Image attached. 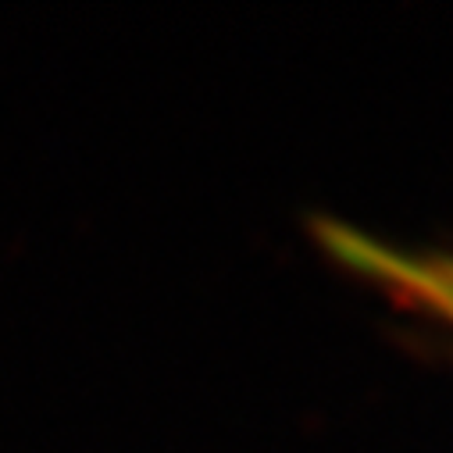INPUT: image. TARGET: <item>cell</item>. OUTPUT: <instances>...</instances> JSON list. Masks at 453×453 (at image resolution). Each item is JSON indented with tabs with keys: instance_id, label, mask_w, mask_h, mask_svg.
I'll return each instance as SVG.
<instances>
[{
	"instance_id": "obj_1",
	"label": "cell",
	"mask_w": 453,
	"mask_h": 453,
	"mask_svg": "<svg viewBox=\"0 0 453 453\" xmlns=\"http://www.w3.org/2000/svg\"><path fill=\"white\" fill-rule=\"evenodd\" d=\"M321 240L347 268L386 286L389 293L446 318L453 325V257L403 254L372 236H361L347 225H321Z\"/></svg>"
}]
</instances>
